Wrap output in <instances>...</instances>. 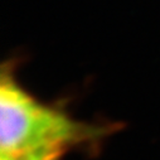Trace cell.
Instances as JSON below:
<instances>
[{"instance_id": "cell-2", "label": "cell", "mask_w": 160, "mask_h": 160, "mask_svg": "<svg viewBox=\"0 0 160 160\" xmlns=\"http://www.w3.org/2000/svg\"><path fill=\"white\" fill-rule=\"evenodd\" d=\"M64 152L62 151H44V152H30L20 155L2 154L0 160H61Z\"/></svg>"}, {"instance_id": "cell-1", "label": "cell", "mask_w": 160, "mask_h": 160, "mask_svg": "<svg viewBox=\"0 0 160 160\" xmlns=\"http://www.w3.org/2000/svg\"><path fill=\"white\" fill-rule=\"evenodd\" d=\"M110 134L108 126L79 121L61 107L41 101L23 87L10 67L0 81L2 154L62 151L90 148Z\"/></svg>"}]
</instances>
